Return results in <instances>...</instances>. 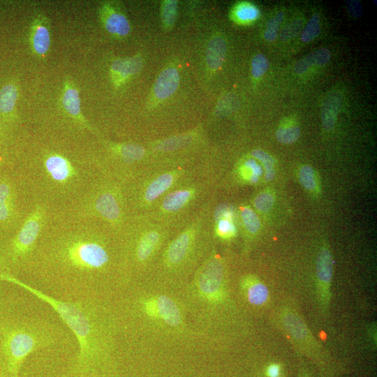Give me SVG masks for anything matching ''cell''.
<instances>
[{
	"label": "cell",
	"mask_w": 377,
	"mask_h": 377,
	"mask_svg": "<svg viewBox=\"0 0 377 377\" xmlns=\"http://www.w3.org/2000/svg\"><path fill=\"white\" fill-rule=\"evenodd\" d=\"M54 377H82V376H77V375L69 371L68 370H67L65 373L57 375V376H56Z\"/></svg>",
	"instance_id": "obj_42"
},
{
	"label": "cell",
	"mask_w": 377,
	"mask_h": 377,
	"mask_svg": "<svg viewBox=\"0 0 377 377\" xmlns=\"http://www.w3.org/2000/svg\"><path fill=\"white\" fill-rule=\"evenodd\" d=\"M239 225L237 209L231 205L220 204L213 207L210 216L211 235L221 241H230L237 235Z\"/></svg>",
	"instance_id": "obj_16"
},
{
	"label": "cell",
	"mask_w": 377,
	"mask_h": 377,
	"mask_svg": "<svg viewBox=\"0 0 377 377\" xmlns=\"http://www.w3.org/2000/svg\"><path fill=\"white\" fill-rule=\"evenodd\" d=\"M179 73L175 67H168L163 70L157 77L154 87V98L158 101L170 97L179 84Z\"/></svg>",
	"instance_id": "obj_23"
},
{
	"label": "cell",
	"mask_w": 377,
	"mask_h": 377,
	"mask_svg": "<svg viewBox=\"0 0 377 377\" xmlns=\"http://www.w3.org/2000/svg\"><path fill=\"white\" fill-rule=\"evenodd\" d=\"M177 231L148 214L131 215L118 236L123 269H146Z\"/></svg>",
	"instance_id": "obj_7"
},
{
	"label": "cell",
	"mask_w": 377,
	"mask_h": 377,
	"mask_svg": "<svg viewBox=\"0 0 377 377\" xmlns=\"http://www.w3.org/2000/svg\"><path fill=\"white\" fill-rule=\"evenodd\" d=\"M210 197L182 228L166 242L161 251L159 266L168 272H179L191 266L211 237Z\"/></svg>",
	"instance_id": "obj_10"
},
{
	"label": "cell",
	"mask_w": 377,
	"mask_h": 377,
	"mask_svg": "<svg viewBox=\"0 0 377 377\" xmlns=\"http://www.w3.org/2000/svg\"><path fill=\"white\" fill-rule=\"evenodd\" d=\"M61 105L65 113L80 129L93 132L91 126L84 117L78 89L71 80H65L61 93Z\"/></svg>",
	"instance_id": "obj_18"
},
{
	"label": "cell",
	"mask_w": 377,
	"mask_h": 377,
	"mask_svg": "<svg viewBox=\"0 0 377 377\" xmlns=\"http://www.w3.org/2000/svg\"><path fill=\"white\" fill-rule=\"evenodd\" d=\"M253 158L260 161L265 169V179L266 181H270L275 176L274 159L267 153L260 149H255L251 152Z\"/></svg>",
	"instance_id": "obj_33"
},
{
	"label": "cell",
	"mask_w": 377,
	"mask_h": 377,
	"mask_svg": "<svg viewBox=\"0 0 377 377\" xmlns=\"http://www.w3.org/2000/svg\"><path fill=\"white\" fill-rule=\"evenodd\" d=\"M161 21L165 29H170L174 25L177 15V1H164L161 10Z\"/></svg>",
	"instance_id": "obj_32"
},
{
	"label": "cell",
	"mask_w": 377,
	"mask_h": 377,
	"mask_svg": "<svg viewBox=\"0 0 377 377\" xmlns=\"http://www.w3.org/2000/svg\"><path fill=\"white\" fill-rule=\"evenodd\" d=\"M330 52L328 49L320 48L299 60L294 67L297 75H303L312 68L323 66L330 60Z\"/></svg>",
	"instance_id": "obj_26"
},
{
	"label": "cell",
	"mask_w": 377,
	"mask_h": 377,
	"mask_svg": "<svg viewBox=\"0 0 377 377\" xmlns=\"http://www.w3.org/2000/svg\"><path fill=\"white\" fill-rule=\"evenodd\" d=\"M0 377H8L6 372L5 371L3 367L0 364Z\"/></svg>",
	"instance_id": "obj_44"
},
{
	"label": "cell",
	"mask_w": 377,
	"mask_h": 377,
	"mask_svg": "<svg viewBox=\"0 0 377 377\" xmlns=\"http://www.w3.org/2000/svg\"><path fill=\"white\" fill-rule=\"evenodd\" d=\"M320 32V20L318 14L312 15L307 24L303 29L300 38L304 43L314 40Z\"/></svg>",
	"instance_id": "obj_34"
},
{
	"label": "cell",
	"mask_w": 377,
	"mask_h": 377,
	"mask_svg": "<svg viewBox=\"0 0 377 377\" xmlns=\"http://www.w3.org/2000/svg\"><path fill=\"white\" fill-rule=\"evenodd\" d=\"M333 267L331 251L327 247H322L316 262V292L319 306L325 313L330 304Z\"/></svg>",
	"instance_id": "obj_15"
},
{
	"label": "cell",
	"mask_w": 377,
	"mask_h": 377,
	"mask_svg": "<svg viewBox=\"0 0 377 377\" xmlns=\"http://www.w3.org/2000/svg\"><path fill=\"white\" fill-rule=\"evenodd\" d=\"M142 307L146 313L159 318L170 326H177L182 322L179 307L172 299L165 295L144 302Z\"/></svg>",
	"instance_id": "obj_17"
},
{
	"label": "cell",
	"mask_w": 377,
	"mask_h": 377,
	"mask_svg": "<svg viewBox=\"0 0 377 377\" xmlns=\"http://www.w3.org/2000/svg\"><path fill=\"white\" fill-rule=\"evenodd\" d=\"M279 322L286 334L303 355L316 362H322L324 352L301 315L290 306L281 309Z\"/></svg>",
	"instance_id": "obj_13"
},
{
	"label": "cell",
	"mask_w": 377,
	"mask_h": 377,
	"mask_svg": "<svg viewBox=\"0 0 377 377\" xmlns=\"http://www.w3.org/2000/svg\"><path fill=\"white\" fill-rule=\"evenodd\" d=\"M342 100L341 94L338 91L330 92L325 97L321 107V121L325 130L331 131L334 128Z\"/></svg>",
	"instance_id": "obj_24"
},
{
	"label": "cell",
	"mask_w": 377,
	"mask_h": 377,
	"mask_svg": "<svg viewBox=\"0 0 377 377\" xmlns=\"http://www.w3.org/2000/svg\"><path fill=\"white\" fill-rule=\"evenodd\" d=\"M346 6L350 15L355 17H360L362 14V6L361 2L357 0H347Z\"/></svg>",
	"instance_id": "obj_40"
},
{
	"label": "cell",
	"mask_w": 377,
	"mask_h": 377,
	"mask_svg": "<svg viewBox=\"0 0 377 377\" xmlns=\"http://www.w3.org/2000/svg\"><path fill=\"white\" fill-rule=\"evenodd\" d=\"M240 287L246 301L253 306H264L269 300V288L253 274L243 276L240 281Z\"/></svg>",
	"instance_id": "obj_22"
},
{
	"label": "cell",
	"mask_w": 377,
	"mask_h": 377,
	"mask_svg": "<svg viewBox=\"0 0 377 377\" xmlns=\"http://www.w3.org/2000/svg\"><path fill=\"white\" fill-rule=\"evenodd\" d=\"M18 97V88L14 83L4 85L0 89V113L6 117L13 113Z\"/></svg>",
	"instance_id": "obj_28"
},
{
	"label": "cell",
	"mask_w": 377,
	"mask_h": 377,
	"mask_svg": "<svg viewBox=\"0 0 377 377\" xmlns=\"http://www.w3.org/2000/svg\"><path fill=\"white\" fill-rule=\"evenodd\" d=\"M299 376L300 377H310L306 370L303 367L300 368Z\"/></svg>",
	"instance_id": "obj_43"
},
{
	"label": "cell",
	"mask_w": 377,
	"mask_h": 377,
	"mask_svg": "<svg viewBox=\"0 0 377 377\" xmlns=\"http://www.w3.org/2000/svg\"><path fill=\"white\" fill-rule=\"evenodd\" d=\"M260 15L258 8L248 2L238 3L233 9L232 15L239 23H249L256 20Z\"/></svg>",
	"instance_id": "obj_30"
},
{
	"label": "cell",
	"mask_w": 377,
	"mask_h": 377,
	"mask_svg": "<svg viewBox=\"0 0 377 377\" xmlns=\"http://www.w3.org/2000/svg\"><path fill=\"white\" fill-rule=\"evenodd\" d=\"M239 223L248 236L256 235L260 228V221L256 212L249 206L244 205L238 211Z\"/></svg>",
	"instance_id": "obj_29"
},
{
	"label": "cell",
	"mask_w": 377,
	"mask_h": 377,
	"mask_svg": "<svg viewBox=\"0 0 377 377\" xmlns=\"http://www.w3.org/2000/svg\"><path fill=\"white\" fill-rule=\"evenodd\" d=\"M266 377H282L283 371L280 364L276 362L269 363L265 368Z\"/></svg>",
	"instance_id": "obj_41"
},
{
	"label": "cell",
	"mask_w": 377,
	"mask_h": 377,
	"mask_svg": "<svg viewBox=\"0 0 377 377\" xmlns=\"http://www.w3.org/2000/svg\"><path fill=\"white\" fill-rule=\"evenodd\" d=\"M213 177L207 168L168 192L148 214L176 230L182 228L210 198Z\"/></svg>",
	"instance_id": "obj_9"
},
{
	"label": "cell",
	"mask_w": 377,
	"mask_h": 377,
	"mask_svg": "<svg viewBox=\"0 0 377 377\" xmlns=\"http://www.w3.org/2000/svg\"><path fill=\"white\" fill-rule=\"evenodd\" d=\"M299 178L302 186L307 191H315L317 189V179L314 170L310 165H303L299 172Z\"/></svg>",
	"instance_id": "obj_35"
},
{
	"label": "cell",
	"mask_w": 377,
	"mask_h": 377,
	"mask_svg": "<svg viewBox=\"0 0 377 377\" xmlns=\"http://www.w3.org/2000/svg\"><path fill=\"white\" fill-rule=\"evenodd\" d=\"M195 282L204 298L214 302L222 301L226 296V271L222 260L211 254L198 269Z\"/></svg>",
	"instance_id": "obj_14"
},
{
	"label": "cell",
	"mask_w": 377,
	"mask_h": 377,
	"mask_svg": "<svg viewBox=\"0 0 377 377\" xmlns=\"http://www.w3.org/2000/svg\"><path fill=\"white\" fill-rule=\"evenodd\" d=\"M99 17L104 28L112 36L121 38L129 34L131 24L128 18L112 4H103L99 10Z\"/></svg>",
	"instance_id": "obj_19"
},
{
	"label": "cell",
	"mask_w": 377,
	"mask_h": 377,
	"mask_svg": "<svg viewBox=\"0 0 377 377\" xmlns=\"http://www.w3.org/2000/svg\"><path fill=\"white\" fill-rule=\"evenodd\" d=\"M17 175L34 200L58 210L77 200L100 174L92 158L46 148L24 162Z\"/></svg>",
	"instance_id": "obj_3"
},
{
	"label": "cell",
	"mask_w": 377,
	"mask_h": 377,
	"mask_svg": "<svg viewBox=\"0 0 377 377\" xmlns=\"http://www.w3.org/2000/svg\"><path fill=\"white\" fill-rule=\"evenodd\" d=\"M283 17V13L280 12L269 20L264 32V38L267 41L273 42L276 39Z\"/></svg>",
	"instance_id": "obj_37"
},
{
	"label": "cell",
	"mask_w": 377,
	"mask_h": 377,
	"mask_svg": "<svg viewBox=\"0 0 377 377\" xmlns=\"http://www.w3.org/2000/svg\"><path fill=\"white\" fill-rule=\"evenodd\" d=\"M66 340L62 328L45 318L31 314L0 316V364L8 377H20L21 367L31 353Z\"/></svg>",
	"instance_id": "obj_4"
},
{
	"label": "cell",
	"mask_w": 377,
	"mask_h": 377,
	"mask_svg": "<svg viewBox=\"0 0 377 377\" xmlns=\"http://www.w3.org/2000/svg\"><path fill=\"white\" fill-rule=\"evenodd\" d=\"M227 52V44L223 37L213 36L207 45L205 61L209 69L216 71L223 64Z\"/></svg>",
	"instance_id": "obj_25"
},
{
	"label": "cell",
	"mask_w": 377,
	"mask_h": 377,
	"mask_svg": "<svg viewBox=\"0 0 377 377\" xmlns=\"http://www.w3.org/2000/svg\"><path fill=\"white\" fill-rule=\"evenodd\" d=\"M54 211L47 203L34 200L21 226L0 239V275L27 271Z\"/></svg>",
	"instance_id": "obj_8"
},
{
	"label": "cell",
	"mask_w": 377,
	"mask_h": 377,
	"mask_svg": "<svg viewBox=\"0 0 377 377\" xmlns=\"http://www.w3.org/2000/svg\"><path fill=\"white\" fill-rule=\"evenodd\" d=\"M269 63L267 58L262 53L256 54L251 60V75L258 79L268 70Z\"/></svg>",
	"instance_id": "obj_36"
},
{
	"label": "cell",
	"mask_w": 377,
	"mask_h": 377,
	"mask_svg": "<svg viewBox=\"0 0 377 377\" xmlns=\"http://www.w3.org/2000/svg\"><path fill=\"white\" fill-rule=\"evenodd\" d=\"M115 268L124 269L118 236L99 223L54 210L26 272L72 295L91 293Z\"/></svg>",
	"instance_id": "obj_1"
},
{
	"label": "cell",
	"mask_w": 377,
	"mask_h": 377,
	"mask_svg": "<svg viewBox=\"0 0 377 377\" xmlns=\"http://www.w3.org/2000/svg\"><path fill=\"white\" fill-rule=\"evenodd\" d=\"M142 64V59L138 55L113 61L110 65V74L114 86L118 88L124 84L138 73Z\"/></svg>",
	"instance_id": "obj_21"
},
{
	"label": "cell",
	"mask_w": 377,
	"mask_h": 377,
	"mask_svg": "<svg viewBox=\"0 0 377 377\" xmlns=\"http://www.w3.org/2000/svg\"><path fill=\"white\" fill-rule=\"evenodd\" d=\"M274 202V194L269 191H263L255 197L253 200V206L258 212L265 213L270 210Z\"/></svg>",
	"instance_id": "obj_38"
},
{
	"label": "cell",
	"mask_w": 377,
	"mask_h": 377,
	"mask_svg": "<svg viewBox=\"0 0 377 377\" xmlns=\"http://www.w3.org/2000/svg\"><path fill=\"white\" fill-rule=\"evenodd\" d=\"M55 211L68 218L99 223L117 236L131 216L125 183L101 175L77 200Z\"/></svg>",
	"instance_id": "obj_5"
},
{
	"label": "cell",
	"mask_w": 377,
	"mask_h": 377,
	"mask_svg": "<svg viewBox=\"0 0 377 377\" xmlns=\"http://www.w3.org/2000/svg\"><path fill=\"white\" fill-rule=\"evenodd\" d=\"M266 377V376H265Z\"/></svg>",
	"instance_id": "obj_45"
},
{
	"label": "cell",
	"mask_w": 377,
	"mask_h": 377,
	"mask_svg": "<svg viewBox=\"0 0 377 377\" xmlns=\"http://www.w3.org/2000/svg\"><path fill=\"white\" fill-rule=\"evenodd\" d=\"M303 20L301 18L295 19L286 24L282 29L280 38L283 41H287L293 38L302 29Z\"/></svg>",
	"instance_id": "obj_39"
},
{
	"label": "cell",
	"mask_w": 377,
	"mask_h": 377,
	"mask_svg": "<svg viewBox=\"0 0 377 377\" xmlns=\"http://www.w3.org/2000/svg\"><path fill=\"white\" fill-rule=\"evenodd\" d=\"M0 281L15 284L48 304L72 331L78 350L69 371L82 377H109L110 330L91 293L58 299L12 275H0Z\"/></svg>",
	"instance_id": "obj_2"
},
{
	"label": "cell",
	"mask_w": 377,
	"mask_h": 377,
	"mask_svg": "<svg viewBox=\"0 0 377 377\" xmlns=\"http://www.w3.org/2000/svg\"><path fill=\"white\" fill-rule=\"evenodd\" d=\"M300 135L299 126L294 124H284L276 131V138L282 144L295 142Z\"/></svg>",
	"instance_id": "obj_31"
},
{
	"label": "cell",
	"mask_w": 377,
	"mask_h": 377,
	"mask_svg": "<svg viewBox=\"0 0 377 377\" xmlns=\"http://www.w3.org/2000/svg\"><path fill=\"white\" fill-rule=\"evenodd\" d=\"M50 30L48 20L38 15L31 22L29 43L32 52L38 57H44L50 47Z\"/></svg>",
	"instance_id": "obj_20"
},
{
	"label": "cell",
	"mask_w": 377,
	"mask_h": 377,
	"mask_svg": "<svg viewBox=\"0 0 377 377\" xmlns=\"http://www.w3.org/2000/svg\"><path fill=\"white\" fill-rule=\"evenodd\" d=\"M205 168L195 163L148 165L125 184L131 215L148 214L168 192Z\"/></svg>",
	"instance_id": "obj_6"
},
{
	"label": "cell",
	"mask_w": 377,
	"mask_h": 377,
	"mask_svg": "<svg viewBox=\"0 0 377 377\" xmlns=\"http://www.w3.org/2000/svg\"><path fill=\"white\" fill-rule=\"evenodd\" d=\"M34 200L17 174L0 172V239L21 226Z\"/></svg>",
	"instance_id": "obj_12"
},
{
	"label": "cell",
	"mask_w": 377,
	"mask_h": 377,
	"mask_svg": "<svg viewBox=\"0 0 377 377\" xmlns=\"http://www.w3.org/2000/svg\"><path fill=\"white\" fill-rule=\"evenodd\" d=\"M105 153L93 158L98 173L126 183L150 164L148 147L136 142H103Z\"/></svg>",
	"instance_id": "obj_11"
},
{
	"label": "cell",
	"mask_w": 377,
	"mask_h": 377,
	"mask_svg": "<svg viewBox=\"0 0 377 377\" xmlns=\"http://www.w3.org/2000/svg\"><path fill=\"white\" fill-rule=\"evenodd\" d=\"M235 174L242 183L256 184L263 175V168L255 158H248L238 165Z\"/></svg>",
	"instance_id": "obj_27"
}]
</instances>
